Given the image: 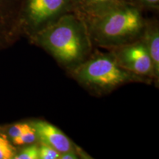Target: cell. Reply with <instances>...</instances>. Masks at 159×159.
I'll return each instance as SVG.
<instances>
[{
	"label": "cell",
	"instance_id": "10",
	"mask_svg": "<svg viewBox=\"0 0 159 159\" xmlns=\"http://www.w3.org/2000/svg\"><path fill=\"white\" fill-rule=\"evenodd\" d=\"M16 153V150L7 135L0 132V159H12Z\"/></svg>",
	"mask_w": 159,
	"mask_h": 159
},
{
	"label": "cell",
	"instance_id": "11",
	"mask_svg": "<svg viewBox=\"0 0 159 159\" xmlns=\"http://www.w3.org/2000/svg\"><path fill=\"white\" fill-rule=\"evenodd\" d=\"M37 139L38 137L36 133H35V129L33 127V128L30 129V130L26 131V132L21 134V136L13 139L11 142L13 143V144L19 146V145L33 144L37 140Z\"/></svg>",
	"mask_w": 159,
	"mask_h": 159
},
{
	"label": "cell",
	"instance_id": "7",
	"mask_svg": "<svg viewBox=\"0 0 159 159\" xmlns=\"http://www.w3.org/2000/svg\"><path fill=\"white\" fill-rule=\"evenodd\" d=\"M41 144L51 147L60 154L72 151L71 141L62 131L48 122L37 121L31 124Z\"/></svg>",
	"mask_w": 159,
	"mask_h": 159
},
{
	"label": "cell",
	"instance_id": "8",
	"mask_svg": "<svg viewBox=\"0 0 159 159\" xmlns=\"http://www.w3.org/2000/svg\"><path fill=\"white\" fill-rule=\"evenodd\" d=\"M122 0H71L72 12L82 20L110 8Z\"/></svg>",
	"mask_w": 159,
	"mask_h": 159
},
{
	"label": "cell",
	"instance_id": "4",
	"mask_svg": "<svg viewBox=\"0 0 159 159\" xmlns=\"http://www.w3.org/2000/svg\"><path fill=\"white\" fill-rule=\"evenodd\" d=\"M81 82L102 89H110L130 80V71L120 66L116 57L99 55L83 63L77 69Z\"/></svg>",
	"mask_w": 159,
	"mask_h": 159
},
{
	"label": "cell",
	"instance_id": "9",
	"mask_svg": "<svg viewBox=\"0 0 159 159\" xmlns=\"http://www.w3.org/2000/svg\"><path fill=\"white\" fill-rule=\"evenodd\" d=\"M153 65L154 74L159 72V32L156 21H147L142 33Z\"/></svg>",
	"mask_w": 159,
	"mask_h": 159
},
{
	"label": "cell",
	"instance_id": "5",
	"mask_svg": "<svg viewBox=\"0 0 159 159\" xmlns=\"http://www.w3.org/2000/svg\"><path fill=\"white\" fill-rule=\"evenodd\" d=\"M116 59L120 66L130 72L141 75L154 74L152 59L144 40L122 47Z\"/></svg>",
	"mask_w": 159,
	"mask_h": 159
},
{
	"label": "cell",
	"instance_id": "15",
	"mask_svg": "<svg viewBox=\"0 0 159 159\" xmlns=\"http://www.w3.org/2000/svg\"><path fill=\"white\" fill-rule=\"evenodd\" d=\"M61 154L57 150L48 145L41 144L39 147V159H56L59 158Z\"/></svg>",
	"mask_w": 159,
	"mask_h": 159
},
{
	"label": "cell",
	"instance_id": "3",
	"mask_svg": "<svg viewBox=\"0 0 159 159\" xmlns=\"http://www.w3.org/2000/svg\"><path fill=\"white\" fill-rule=\"evenodd\" d=\"M72 12L71 0H21L20 31L33 35Z\"/></svg>",
	"mask_w": 159,
	"mask_h": 159
},
{
	"label": "cell",
	"instance_id": "6",
	"mask_svg": "<svg viewBox=\"0 0 159 159\" xmlns=\"http://www.w3.org/2000/svg\"><path fill=\"white\" fill-rule=\"evenodd\" d=\"M21 0H0V41H8L21 33Z\"/></svg>",
	"mask_w": 159,
	"mask_h": 159
},
{
	"label": "cell",
	"instance_id": "12",
	"mask_svg": "<svg viewBox=\"0 0 159 159\" xmlns=\"http://www.w3.org/2000/svg\"><path fill=\"white\" fill-rule=\"evenodd\" d=\"M13 159H39V147L30 145L16 153Z\"/></svg>",
	"mask_w": 159,
	"mask_h": 159
},
{
	"label": "cell",
	"instance_id": "13",
	"mask_svg": "<svg viewBox=\"0 0 159 159\" xmlns=\"http://www.w3.org/2000/svg\"><path fill=\"white\" fill-rule=\"evenodd\" d=\"M33 128L31 124H27V123H18V124H15L12 125L8 129L7 131V134L10 138H11V141L13 139H14L19 136H21V134L26 132V131L30 130Z\"/></svg>",
	"mask_w": 159,
	"mask_h": 159
},
{
	"label": "cell",
	"instance_id": "2",
	"mask_svg": "<svg viewBox=\"0 0 159 159\" xmlns=\"http://www.w3.org/2000/svg\"><path fill=\"white\" fill-rule=\"evenodd\" d=\"M32 37L58 61L66 64L82 58L89 39L84 21L74 13L63 16Z\"/></svg>",
	"mask_w": 159,
	"mask_h": 159
},
{
	"label": "cell",
	"instance_id": "14",
	"mask_svg": "<svg viewBox=\"0 0 159 159\" xmlns=\"http://www.w3.org/2000/svg\"><path fill=\"white\" fill-rule=\"evenodd\" d=\"M122 2L130 4L140 9L158 10L159 7V0H122Z\"/></svg>",
	"mask_w": 159,
	"mask_h": 159
},
{
	"label": "cell",
	"instance_id": "1",
	"mask_svg": "<svg viewBox=\"0 0 159 159\" xmlns=\"http://www.w3.org/2000/svg\"><path fill=\"white\" fill-rule=\"evenodd\" d=\"M83 21L89 38L103 46L132 41L142 35L147 22L142 9L124 2Z\"/></svg>",
	"mask_w": 159,
	"mask_h": 159
},
{
	"label": "cell",
	"instance_id": "16",
	"mask_svg": "<svg viewBox=\"0 0 159 159\" xmlns=\"http://www.w3.org/2000/svg\"><path fill=\"white\" fill-rule=\"evenodd\" d=\"M78 157L76 154L73 151H69V152H64V153H62L61 154V156H60V158H61V159H75V158H77Z\"/></svg>",
	"mask_w": 159,
	"mask_h": 159
}]
</instances>
